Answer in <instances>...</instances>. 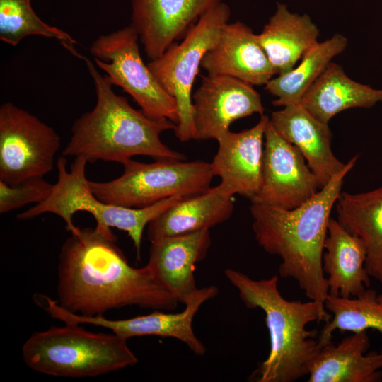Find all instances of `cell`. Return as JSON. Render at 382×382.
I'll return each mask as SVG.
<instances>
[{
	"label": "cell",
	"mask_w": 382,
	"mask_h": 382,
	"mask_svg": "<svg viewBox=\"0 0 382 382\" xmlns=\"http://www.w3.org/2000/svg\"><path fill=\"white\" fill-rule=\"evenodd\" d=\"M57 301L63 308L83 316H103L129 306L173 311L178 301L146 265H129L111 228H78L59 255Z\"/></svg>",
	"instance_id": "1"
},
{
	"label": "cell",
	"mask_w": 382,
	"mask_h": 382,
	"mask_svg": "<svg viewBox=\"0 0 382 382\" xmlns=\"http://www.w3.org/2000/svg\"><path fill=\"white\" fill-rule=\"evenodd\" d=\"M352 158L311 199L291 209L251 203L255 238L262 249L277 255L279 274L294 279L310 300L324 304L328 295L322 258L328 226L345 175L356 164Z\"/></svg>",
	"instance_id": "2"
},
{
	"label": "cell",
	"mask_w": 382,
	"mask_h": 382,
	"mask_svg": "<svg viewBox=\"0 0 382 382\" xmlns=\"http://www.w3.org/2000/svg\"><path fill=\"white\" fill-rule=\"evenodd\" d=\"M83 59L94 83L96 103L74 122L62 156L81 157L91 163L100 160L121 164L138 155L155 160L186 159L160 137L165 131L175 130L176 124L168 119L151 118L134 108L125 97L114 92L92 61Z\"/></svg>",
	"instance_id": "3"
},
{
	"label": "cell",
	"mask_w": 382,
	"mask_h": 382,
	"mask_svg": "<svg viewBox=\"0 0 382 382\" xmlns=\"http://www.w3.org/2000/svg\"><path fill=\"white\" fill-rule=\"evenodd\" d=\"M230 283L238 291L248 308H260L265 313L270 352L252 374L257 382H293L308 374L311 364L320 347L316 330H307L314 321L330 320L325 305L316 301H289L278 289V277L255 280L231 268L224 270Z\"/></svg>",
	"instance_id": "4"
},
{
	"label": "cell",
	"mask_w": 382,
	"mask_h": 382,
	"mask_svg": "<svg viewBox=\"0 0 382 382\" xmlns=\"http://www.w3.org/2000/svg\"><path fill=\"white\" fill-rule=\"evenodd\" d=\"M117 334L93 332L79 324L33 333L22 347L24 363L40 374L69 378L94 377L133 366L138 359Z\"/></svg>",
	"instance_id": "5"
},
{
	"label": "cell",
	"mask_w": 382,
	"mask_h": 382,
	"mask_svg": "<svg viewBox=\"0 0 382 382\" xmlns=\"http://www.w3.org/2000/svg\"><path fill=\"white\" fill-rule=\"evenodd\" d=\"M87 163L84 158L76 157L70 171H68L66 157H59L57 161L58 178L53 184L50 195L44 201L18 214L17 219L26 221L45 213H52L63 219L66 231L74 233L79 228L73 223L74 214L79 211L88 212L93 216L96 224L125 231L133 242L137 260H140L145 227L185 196L170 197L143 208L104 202L93 194L90 187L86 177Z\"/></svg>",
	"instance_id": "6"
},
{
	"label": "cell",
	"mask_w": 382,
	"mask_h": 382,
	"mask_svg": "<svg viewBox=\"0 0 382 382\" xmlns=\"http://www.w3.org/2000/svg\"><path fill=\"white\" fill-rule=\"evenodd\" d=\"M122 174L107 182L88 180L93 194L115 205L143 208L175 195L206 191L214 175L210 163L203 161L156 160L142 163L129 159Z\"/></svg>",
	"instance_id": "7"
},
{
	"label": "cell",
	"mask_w": 382,
	"mask_h": 382,
	"mask_svg": "<svg viewBox=\"0 0 382 382\" xmlns=\"http://www.w3.org/2000/svg\"><path fill=\"white\" fill-rule=\"evenodd\" d=\"M230 16L229 6L221 1L198 19L180 42L172 44L160 57L147 64L163 88L176 101L178 120L174 132L182 142L197 140L192 100L193 83L204 56L216 42Z\"/></svg>",
	"instance_id": "8"
},
{
	"label": "cell",
	"mask_w": 382,
	"mask_h": 382,
	"mask_svg": "<svg viewBox=\"0 0 382 382\" xmlns=\"http://www.w3.org/2000/svg\"><path fill=\"white\" fill-rule=\"evenodd\" d=\"M139 37L131 26L98 36L90 52L96 64L112 86L120 87L153 119L178 123L177 103L145 64L138 45Z\"/></svg>",
	"instance_id": "9"
},
{
	"label": "cell",
	"mask_w": 382,
	"mask_h": 382,
	"mask_svg": "<svg viewBox=\"0 0 382 382\" xmlns=\"http://www.w3.org/2000/svg\"><path fill=\"white\" fill-rule=\"evenodd\" d=\"M61 145L52 127L11 102L0 107V180L14 185L44 177Z\"/></svg>",
	"instance_id": "10"
},
{
	"label": "cell",
	"mask_w": 382,
	"mask_h": 382,
	"mask_svg": "<svg viewBox=\"0 0 382 382\" xmlns=\"http://www.w3.org/2000/svg\"><path fill=\"white\" fill-rule=\"evenodd\" d=\"M320 190L303 154L282 137L269 120L265 132L262 183L251 203L291 209L311 199Z\"/></svg>",
	"instance_id": "11"
},
{
	"label": "cell",
	"mask_w": 382,
	"mask_h": 382,
	"mask_svg": "<svg viewBox=\"0 0 382 382\" xmlns=\"http://www.w3.org/2000/svg\"><path fill=\"white\" fill-rule=\"evenodd\" d=\"M253 86L226 75H209L192 94L197 140H217L236 120L264 115L261 96Z\"/></svg>",
	"instance_id": "12"
},
{
	"label": "cell",
	"mask_w": 382,
	"mask_h": 382,
	"mask_svg": "<svg viewBox=\"0 0 382 382\" xmlns=\"http://www.w3.org/2000/svg\"><path fill=\"white\" fill-rule=\"evenodd\" d=\"M218 294L219 289L216 286L199 289L185 304V308L178 313L154 310L147 315L112 320L103 316H83L59 307L55 311V317L64 323L91 324L103 327L126 340L145 335L175 338L184 343L195 355L201 357L207 349L193 331V318L201 306Z\"/></svg>",
	"instance_id": "13"
},
{
	"label": "cell",
	"mask_w": 382,
	"mask_h": 382,
	"mask_svg": "<svg viewBox=\"0 0 382 382\" xmlns=\"http://www.w3.org/2000/svg\"><path fill=\"white\" fill-rule=\"evenodd\" d=\"M221 0H131V24L146 56L160 57Z\"/></svg>",
	"instance_id": "14"
},
{
	"label": "cell",
	"mask_w": 382,
	"mask_h": 382,
	"mask_svg": "<svg viewBox=\"0 0 382 382\" xmlns=\"http://www.w3.org/2000/svg\"><path fill=\"white\" fill-rule=\"evenodd\" d=\"M270 117L262 115L250 129L239 132L230 130L216 141L218 150L210 163L214 176L228 193L238 194L250 200L259 191L262 177L263 139Z\"/></svg>",
	"instance_id": "15"
},
{
	"label": "cell",
	"mask_w": 382,
	"mask_h": 382,
	"mask_svg": "<svg viewBox=\"0 0 382 382\" xmlns=\"http://www.w3.org/2000/svg\"><path fill=\"white\" fill-rule=\"evenodd\" d=\"M201 67L207 74L232 76L252 86L265 85L277 74L257 35L240 21L224 25Z\"/></svg>",
	"instance_id": "16"
},
{
	"label": "cell",
	"mask_w": 382,
	"mask_h": 382,
	"mask_svg": "<svg viewBox=\"0 0 382 382\" xmlns=\"http://www.w3.org/2000/svg\"><path fill=\"white\" fill-rule=\"evenodd\" d=\"M211 245L209 229L164 237L151 242L146 265L156 279L180 303L197 291L194 270Z\"/></svg>",
	"instance_id": "17"
},
{
	"label": "cell",
	"mask_w": 382,
	"mask_h": 382,
	"mask_svg": "<svg viewBox=\"0 0 382 382\" xmlns=\"http://www.w3.org/2000/svg\"><path fill=\"white\" fill-rule=\"evenodd\" d=\"M270 122L277 132L294 145L316 176L320 189L345 166L331 149L332 132L300 103L274 111Z\"/></svg>",
	"instance_id": "18"
},
{
	"label": "cell",
	"mask_w": 382,
	"mask_h": 382,
	"mask_svg": "<svg viewBox=\"0 0 382 382\" xmlns=\"http://www.w3.org/2000/svg\"><path fill=\"white\" fill-rule=\"evenodd\" d=\"M366 330L352 332L335 345L323 344L309 369L308 382H379L382 381V351L366 354Z\"/></svg>",
	"instance_id": "19"
},
{
	"label": "cell",
	"mask_w": 382,
	"mask_h": 382,
	"mask_svg": "<svg viewBox=\"0 0 382 382\" xmlns=\"http://www.w3.org/2000/svg\"><path fill=\"white\" fill-rule=\"evenodd\" d=\"M233 195L219 184L204 192L183 197L148 225L150 242L209 229L227 221L234 209Z\"/></svg>",
	"instance_id": "20"
},
{
	"label": "cell",
	"mask_w": 382,
	"mask_h": 382,
	"mask_svg": "<svg viewBox=\"0 0 382 382\" xmlns=\"http://www.w3.org/2000/svg\"><path fill=\"white\" fill-rule=\"evenodd\" d=\"M322 262L328 294L354 297L370 286L365 267L366 250L362 241L349 232L337 220L330 218L325 241Z\"/></svg>",
	"instance_id": "21"
},
{
	"label": "cell",
	"mask_w": 382,
	"mask_h": 382,
	"mask_svg": "<svg viewBox=\"0 0 382 382\" xmlns=\"http://www.w3.org/2000/svg\"><path fill=\"white\" fill-rule=\"evenodd\" d=\"M319 29L307 14L291 12L286 5L277 8L259 41L277 74L292 69L303 54L318 42Z\"/></svg>",
	"instance_id": "22"
},
{
	"label": "cell",
	"mask_w": 382,
	"mask_h": 382,
	"mask_svg": "<svg viewBox=\"0 0 382 382\" xmlns=\"http://www.w3.org/2000/svg\"><path fill=\"white\" fill-rule=\"evenodd\" d=\"M379 102H382V89L354 81L340 64L332 62L299 103L316 118L328 124L344 110L371 108Z\"/></svg>",
	"instance_id": "23"
},
{
	"label": "cell",
	"mask_w": 382,
	"mask_h": 382,
	"mask_svg": "<svg viewBox=\"0 0 382 382\" xmlns=\"http://www.w3.org/2000/svg\"><path fill=\"white\" fill-rule=\"evenodd\" d=\"M336 212L339 223L364 243L366 270L382 284V186L357 194L341 192Z\"/></svg>",
	"instance_id": "24"
},
{
	"label": "cell",
	"mask_w": 382,
	"mask_h": 382,
	"mask_svg": "<svg viewBox=\"0 0 382 382\" xmlns=\"http://www.w3.org/2000/svg\"><path fill=\"white\" fill-rule=\"evenodd\" d=\"M347 44L345 36L335 33L308 50L292 69L270 79L265 89L277 98L272 104L284 107L299 103L333 58L345 50Z\"/></svg>",
	"instance_id": "25"
},
{
	"label": "cell",
	"mask_w": 382,
	"mask_h": 382,
	"mask_svg": "<svg viewBox=\"0 0 382 382\" xmlns=\"http://www.w3.org/2000/svg\"><path fill=\"white\" fill-rule=\"evenodd\" d=\"M324 305L332 317L321 330L320 346L330 341L335 330L357 332L372 329L382 335V292L366 289L349 298L328 294Z\"/></svg>",
	"instance_id": "26"
},
{
	"label": "cell",
	"mask_w": 382,
	"mask_h": 382,
	"mask_svg": "<svg viewBox=\"0 0 382 382\" xmlns=\"http://www.w3.org/2000/svg\"><path fill=\"white\" fill-rule=\"evenodd\" d=\"M30 35L55 39L73 54L83 57L76 50L77 42L72 36L45 23L33 10L30 0H0V40L16 46Z\"/></svg>",
	"instance_id": "27"
},
{
	"label": "cell",
	"mask_w": 382,
	"mask_h": 382,
	"mask_svg": "<svg viewBox=\"0 0 382 382\" xmlns=\"http://www.w3.org/2000/svg\"><path fill=\"white\" fill-rule=\"evenodd\" d=\"M53 184L44 177L26 179L14 185L0 180V213L6 212L23 206L44 201L50 194Z\"/></svg>",
	"instance_id": "28"
}]
</instances>
